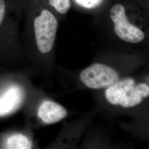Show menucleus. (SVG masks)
Instances as JSON below:
<instances>
[{
  "label": "nucleus",
  "instance_id": "obj_1",
  "mask_svg": "<svg viewBox=\"0 0 149 149\" xmlns=\"http://www.w3.org/2000/svg\"><path fill=\"white\" fill-rule=\"evenodd\" d=\"M95 19L109 24L116 36L132 44L142 43L146 33L142 26L149 21V11L136 0H111Z\"/></svg>",
  "mask_w": 149,
  "mask_h": 149
},
{
  "label": "nucleus",
  "instance_id": "obj_2",
  "mask_svg": "<svg viewBox=\"0 0 149 149\" xmlns=\"http://www.w3.org/2000/svg\"><path fill=\"white\" fill-rule=\"evenodd\" d=\"M23 18L29 45L41 54L50 53L59 27V18L40 0H24Z\"/></svg>",
  "mask_w": 149,
  "mask_h": 149
},
{
  "label": "nucleus",
  "instance_id": "obj_3",
  "mask_svg": "<svg viewBox=\"0 0 149 149\" xmlns=\"http://www.w3.org/2000/svg\"><path fill=\"white\" fill-rule=\"evenodd\" d=\"M24 0H0V55L19 50L18 24L23 18Z\"/></svg>",
  "mask_w": 149,
  "mask_h": 149
},
{
  "label": "nucleus",
  "instance_id": "obj_4",
  "mask_svg": "<svg viewBox=\"0 0 149 149\" xmlns=\"http://www.w3.org/2000/svg\"><path fill=\"white\" fill-rule=\"evenodd\" d=\"M106 97L112 104L125 108L137 106L142 101V97L136 90L135 81L132 79L118 81L109 86L106 91Z\"/></svg>",
  "mask_w": 149,
  "mask_h": 149
},
{
  "label": "nucleus",
  "instance_id": "obj_5",
  "mask_svg": "<svg viewBox=\"0 0 149 149\" xmlns=\"http://www.w3.org/2000/svg\"><path fill=\"white\" fill-rule=\"evenodd\" d=\"M81 81L91 89L98 90L112 85L119 80L117 72L104 64H93L80 74Z\"/></svg>",
  "mask_w": 149,
  "mask_h": 149
},
{
  "label": "nucleus",
  "instance_id": "obj_6",
  "mask_svg": "<svg viewBox=\"0 0 149 149\" xmlns=\"http://www.w3.org/2000/svg\"><path fill=\"white\" fill-rule=\"evenodd\" d=\"M39 118L46 124L59 122L67 116V111L64 107L54 102H43L38 111Z\"/></svg>",
  "mask_w": 149,
  "mask_h": 149
},
{
  "label": "nucleus",
  "instance_id": "obj_7",
  "mask_svg": "<svg viewBox=\"0 0 149 149\" xmlns=\"http://www.w3.org/2000/svg\"><path fill=\"white\" fill-rule=\"evenodd\" d=\"M23 99L21 90L17 87H10L0 96V116H5L19 106Z\"/></svg>",
  "mask_w": 149,
  "mask_h": 149
},
{
  "label": "nucleus",
  "instance_id": "obj_8",
  "mask_svg": "<svg viewBox=\"0 0 149 149\" xmlns=\"http://www.w3.org/2000/svg\"><path fill=\"white\" fill-rule=\"evenodd\" d=\"M111 0H71L72 7L82 13L95 17L99 15Z\"/></svg>",
  "mask_w": 149,
  "mask_h": 149
},
{
  "label": "nucleus",
  "instance_id": "obj_9",
  "mask_svg": "<svg viewBox=\"0 0 149 149\" xmlns=\"http://www.w3.org/2000/svg\"><path fill=\"white\" fill-rule=\"evenodd\" d=\"M59 18L63 20L72 8L71 0H40Z\"/></svg>",
  "mask_w": 149,
  "mask_h": 149
},
{
  "label": "nucleus",
  "instance_id": "obj_10",
  "mask_svg": "<svg viewBox=\"0 0 149 149\" xmlns=\"http://www.w3.org/2000/svg\"><path fill=\"white\" fill-rule=\"evenodd\" d=\"M32 148V141L26 135L15 134L6 140L4 148L9 149H29Z\"/></svg>",
  "mask_w": 149,
  "mask_h": 149
},
{
  "label": "nucleus",
  "instance_id": "obj_11",
  "mask_svg": "<svg viewBox=\"0 0 149 149\" xmlns=\"http://www.w3.org/2000/svg\"><path fill=\"white\" fill-rule=\"evenodd\" d=\"M136 90L142 98L148 97L149 95V86L145 84H140L136 86Z\"/></svg>",
  "mask_w": 149,
  "mask_h": 149
}]
</instances>
